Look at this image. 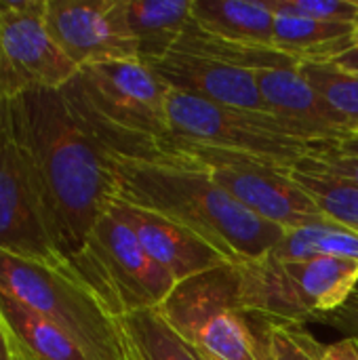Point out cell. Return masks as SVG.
Wrapping results in <instances>:
<instances>
[{
	"label": "cell",
	"instance_id": "cell-1",
	"mask_svg": "<svg viewBox=\"0 0 358 360\" xmlns=\"http://www.w3.org/2000/svg\"><path fill=\"white\" fill-rule=\"evenodd\" d=\"M8 103L51 236L70 262L114 202L112 158L82 129L61 91H34Z\"/></svg>",
	"mask_w": 358,
	"mask_h": 360
},
{
	"label": "cell",
	"instance_id": "cell-2",
	"mask_svg": "<svg viewBox=\"0 0 358 360\" xmlns=\"http://www.w3.org/2000/svg\"><path fill=\"white\" fill-rule=\"evenodd\" d=\"M112 165L116 173L114 200L177 221L230 264L264 257L285 234L283 228L247 211L196 165L124 158H112Z\"/></svg>",
	"mask_w": 358,
	"mask_h": 360
},
{
	"label": "cell",
	"instance_id": "cell-3",
	"mask_svg": "<svg viewBox=\"0 0 358 360\" xmlns=\"http://www.w3.org/2000/svg\"><path fill=\"white\" fill-rule=\"evenodd\" d=\"M0 289L59 327L89 360H131L114 319L70 264H49L0 251Z\"/></svg>",
	"mask_w": 358,
	"mask_h": 360
},
{
	"label": "cell",
	"instance_id": "cell-4",
	"mask_svg": "<svg viewBox=\"0 0 358 360\" xmlns=\"http://www.w3.org/2000/svg\"><path fill=\"white\" fill-rule=\"evenodd\" d=\"M236 270L247 314L285 325L319 323L344 306L358 285V262L344 257L281 262L266 253L236 264Z\"/></svg>",
	"mask_w": 358,
	"mask_h": 360
},
{
	"label": "cell",
	"instance_id": "cell-5",
	"mask_svg": "<svg viewBox=\"0 0 358 360\" xmlns=\"http://www.w3.org/2000/svg\"><path fill=\"white\" fill-rule=\"evenodd\" d=\"M167 323L198 352L222 360H268V344L241 297L236 264H224L173 287L158 306Z\"/></svg>",
	"mask_w": 358,
	"mask_h": 360
},
{
	"label": "cell",
	"instance_id": "cell-6",
	"mask_svg": "<svg viewBox=\"0 0 358 360\" xmlns=\"http://www.w3.org/2000/svg\"><path fill=\"white\" fill-rule=\"evenodd\" d=\"M169 162L181 160L196 165L226 190L236 202L257 217L287 230L308 226H338L312 200V196L298 186L291 169L245 156L192 143L169 135L160 141Z\"/></svg>",
	"mask_w": 358,
	"mask_h": 360
},
{
	"label": "cell",
	"instance_id": "cell-7",
	"mask_svg": "<svg viewBox=\"0 0 358 360\" xmlns=\"http://www.w3.org/2000/svg\"><path fill=\"white\" fill-rule=\"evenodd\" d=\"M68 264L114 319L158 308L177 285L143 251L114 207L95 224Z\"/></svg>",
	"mask_w": 358,
	"mask_h": 360
},
{
	"label": "cell",
	"instance_id": "cell-8",
	"mask_svg": "<svg viewBox=\"0 0 358 360\" xmlns=\"http://www.w3.org/2000/svg\"><path fill=\"white\" fill-rule=\"evenodd\" d=\"M171 135L207 148L253 156L291 169L325 146L300 141L279 118L266 112L215 105L177 91L167 93Z\"/></svg>",
	"mask_w": 358,
	"mask_h": 360
},
{
	"label": "cell",
	"instance_id": "cell-9",
	"mask_svg": "<svg viewBox=\"0 0 358 360\" xmlns=\"http://www.w3.org/2000/svg\"><path fill=\"white\" fill-rule=\"evenodd\" d=\"M61 93L124 135L156 141L171 135L167 116L169 89L139 59L82 68Z\"/></svg>",
	"mask_w": 358,
	"mask_h": 360
},
{
	"label": "cell",
	"instance_id": "cell-10",
	"mask_svg": "<svg viewBox=\"0 0 358 360\" xmlns=\"http://www.w3.org/2000/svg\"><path fill=\"white\" fill-rule=\"evenodd\" d=\"M80 70L55 44L44 0H0V99L61 91Z\"/></svg>",
	"mask_w": 358,
	"mask_h": 360
},
{
	"label": "cell",
	"instance_id": "cell-11",
	"mask_svg": "<svg viewBox=\"0 0 358 360\" xmlns=\"http://www.w3.org/2000/svg\"><path fill=\"white\" fill-rule=\"evenodd\" d=\"M0 251L68 264L51 236L34 175L13 129L8 101L0 116Z\"/></svg>",
	"mask_w": 358,
	"mask_h": 360
},
{
	"label": "cell",
	"instance_id": "cell-12",
	"mask_svg": "<svg viewBox=\"0 0 358 360\" xmlns=\"http://www.w3.org/2000/svg\"><path fill=\"white\" fill-rule=\"evenodd\" d=\"M44 23L78 70L137 59L122 0H44Z\"/></svg>",
	"mask_w": 358,
	"mask_h": 360
},
{
	"label": "cell",
	"instance_id": "cell-13",
	"mask_svg": "<svg viewBox=\"0 0 358 360\" xmlns=\"http://www.w3.org/2000/svg\"><path fill=\"white\" fill-rule=\"evenodd\" d=\"M255 80L268 114L279 118L300 141L340 143L357 133V127L340 116L306 80L300 65L257 70Z\"/></svg>",
	"mask_w": 358,
	"mask_h": 360
},
{
	"label": "cell",
	"instance_id": "cell-14",
	"mask_svg": "<svg viewBox=\"0 0 358 360\" xmlns=\"http://www.w3.org/2000/svg\"><path fill=\"white\" fill-rule=\"evenodd\" d=\"M169 91H177L215 105L266 112L255 72L215 59L171 51L165 59L148 65Z\"/></svg>",
	"mask_w": 358,
	"mask_h": 360
},
{
	"label": "cell",
	"instance_id": "cell-15",
	"mask_svg": "<svg viewBox=\"0 0 358 360\" xmlns=\"http://www.w3.org/2000/svg\"><path fill=\"white\" fill-rule=\"evenodd\" d=\"M112 207L122 217V221L133 230L143 251L165 272H169L175 278V283H181L217 266L230 264L217 249H213L200 236H196L194 232H190L173 219L118 200H114Z\"/></svg>",
	"mask_w": 358,
	"mask_h": 360
},
{
	"label": "cell",
	"instance_id": "cell-16",
	"mask_svg": "<svg viewBox=\"0 0 358 360\" xmlns=\"http://www.w3.org/2000/svg\"><path fill=\"white\" fill-rule=\"evenodd\" d=\"M0 321L11 360H89L51 321L0 289Z\"/></svg>",
	"mask_w": 358,
	"mask_h": 360
},
{
	"label": "cell",
	"instance_id": "cell-17",
	"mask_svg": "<svg viewBox=\"0 0 358 360\" xmlns=\"http://www.w3.org/2000/svg\"><path fill=\"white\" fill-rule=\"evenodd\" d=\"M122 11L146 65L165 59L194 21L192 0H122Z\"/></svg>",
	"mask_w": 358,
	"mask_h": 360
},
{
	"label": "cell",
	"instance_id": "cell-18",
	"mask_svg": "<svg viewBox=\"0 0 358 360\" xmlns=\"http://www.w3.org/2000/svg\"><path fill=\"white\" fill-rule=\"evenodd\" d=\"M194 23L232 42L274 49L276 15L266 0H192Z\"/></svg>",
	"mask_w": 358,
	"mask_h": 360
},
{
	"label": "cell",
	"instance_id": "cell-19",
	"mask_svg": "<svg viewBox=\"0 0 358 360\" xmlns=\"http://www.w3.org/2000/svg\"><path fill=\"white\" fill-rule=\"evenodd\" d=\"M354 23H331L308 17L276 15L274 49L302 61L327 63L354 46Z\"/></svg>",
	"mask_w": 358,
	"mask_h": 360
},
{
	"label": "cell",
	"instance_id": "cell-20",
	"mask_svg": "<svg viewBox=\"0 0 358 360\" xmlns=\"http://www.w3.org/2000/svg\"><path fill=\"white\" fill-rule=\"evenodd\" d=\"M118 321L131 360H203L200 352L167 323L158 308L131 312Z\"/></svg>",
	"mask_w": 358,
	"mask_h": 360
},
{
	"label": "cell",
	"instance_id": "cell-21",
	"mask_svg": "<svg viewBox=\"0 0 358 360\" xmlns=\"http://www.w3.org/2000/svg\"><path fill=\"white\" fill-rule=\"evenodd\" d=\"M291 177L302 186L319 209L338 226L358 234V186L329 173L314 156L300 160Z\"/></svg>",
	"mask_w": 358,
	"mask_h": 360
},
{
	"label": "cell",
	"instance_id": "cell-22",
	"mask_svg": "<svg viewBox=\"0 0 358 360\" xmlns=\"http://www.w3.org/2000/svg\"><path fill=\"white\" fill-rule=\"evenodd\" d=\"M173 51L179 53H190L207 59H215L222 63H230L243 70H272V68H293L300 65L298 59L270 49V46H253V44H243V42H232L226 38H217L205 30H200L194 21L192 25L181 34L179 42L175 44Z\"/></svg>",
	"mask_w": 358,
	"mask_h": 360
},
{
	"label": "cell",
	"instance_id": "cell-23",
	"mask_svg": "<svg viewBox=\"0 0 358 360\" xmlns=\"http://www.w3.org/2000/svg\"><path fill=\"white\" fill-rule=\"evenodd\" d=\"M268 253L281 262H304L312 257H344L358 262V234L342 226L287 230L279 245Z\"/></svg>",
	"mask_w": 358,
	"mask_h": 360
},
{
	"label": "cell",
	"instance_id": "cell-24",
	"mask_svg": "<svg viewBox=\"0 0 358 360\" xmlns=\"http://www.w3.org/2000/svg\"><path fill=\"white\" fill-rule=\"evenodd\" d=\"M300 72L319 91V95L358 131V76L331 63L302 61Z\"/></svg>",
	"mask_w": 358,
	"mask_h": 360
},
{
	"label": "cell",
	"instance_id": "cell-25",
	"mask_svg": "<svg viewBox=\"0 0 358 360\" xmlns=\"http://www.w3.org/2000/svg\"><path fill=\"white\" fill-rule=\"evenodd\" d=\"M268 360H325L327 346L310 335L302 325L268 323L264 325Z\"/></svg>",
	"mask_w": 358,
	"mask_h": 360
},
{
	"label": "cell",
	"instance_id": "cell-26",
	"mask_svg": "<svg viewBox=\"0 0 358 360\" xmlns=\"http://www.w3.org/2000/svg\"><path fill=\"white\" fill-rule=\"evenodd\" d=\"M274 15L308 17L331 23H354L358 0H266Z\"/></svg>",
	"mask_w": 358,
	"mask_h": 360
},
{
	"label": "cell",
	"instance_id": "cell-27",
	"mask_svg": "<svg viewBox=\"0 0 358 360\" xmlns=\"http://www.w3.org/2000/svg\"><path fill=\"white\" fill-rule=\"evenodd\" d=\"M329 173L342 177V179H348L352 184L358 186V156H350V154H344L335 148V143H329L325 146L317 156H314Z\"/></svg>",
	"mask_w": 358,
	"mask_h": 360
},
{
	"label": "cell",
	"instance_id": "cell-28",
	"mask_svg": "<svg viewBox=\"0 0 358 360\" xmlns=\"http://www.w3.org/2000/svg\"><path fill=\"white\" fill-rule=\"evenodd\" d=\"M319 323L338 329L344 338L358 340V289L348 297L344 306L319 319Z\"/></svg>",
	"mask_w": 358,
	"mask_h": 360
},
{
	"label": "cell",
	"instance_id": "cell-29",
	"mask_svg": "<svg viewBox=\"0 0 358 360\" xmlns=\"http://www.w3.org/2000/svg\"><path fill=\"white\" fill-rule=\"evenodd\" d=\"M325 360H358V340L344 338V340L327 346Z\"/></svg>",
	"mask_w": 358,
	"mask_h": 360
},
{
	"label": "cell",
	"instance_id": "cell-30",
	"mask_svg": "<svg viewBox=\"0 0 358 360\" xmlns=\"http://www.w3.org/2000/svg\"><path fill=\"white\" fill-rule=\"evenodd\" d=\"M327 63H331V65H335V68H340V70H344V72H348V74L358 76V46L348 49L346 53L333 57V59L327 61Z\"/></svg>",
	"mask_w": 358,
	"mask_h": 360
},
{
	"label": "cell",
	"instance_id": "cell-31",
	"mask_svg": "<svg viewBox=\"0 0 358 360\" xmlns=\"http://www.w3.org/2000/svg\"><path fill=\"white\" fill-rule=\"evenodd\" d=\"M335 148L344 154H350V156H358V131L348 135L346 139H342L340 143H335Z\"/></svg>",
	"mask_w": 358,
	"mask_h": 360
},
{
	"label": "cell",
	"instance_id": "cell-32",
	"mask_svg": "<svg viewBox=\"0 0 358 360\" xmlns=\"http://www.w3.org/2000/svg\"><path fill=\"white\" fill-rule=\"evenodd\" d=\"M0 360H11L8 346H6V335H4V327H2V321H0Z\"/></svg>",
	"mask_w": 358,
	"mask_h": 360
},
{
	"label": "cell",
	"instance_id": "cell-33",
	"mask_svg": "<svg viewBox=\"0 0 358 360\" xmlns=\"http://www.w3.org/2000/svg\"><path fill=\"white\" fill-rule=\"evenodd\" d=\"M352 42H354V46H358V19L354 21V30H352Z\"/></svg>",
	"mask_w": 358,
	"mask_h": 360
},
{
	"label": "cell",
	"instance_id": "cell-34",
	"mask_svg": "<svg viewBox=\"0 0 358 360\" xmlns=\"http://www.w3.org/2000/svg\"><path fill=\"white\" fill-rule=\"evenodd\" d=\"M200 356H203V360H222L219 356H215V354H209V352H200Z\"/></svg>",
	"mask_w": 358,
	"mask_h": 360
},
{
	"label": "cell",
	"instance_id": "cell-35",
	"mask_svg": "<svg viewBox=\"0 0 358 360\" xmlns=\"http://www.w3.org/2000/svg\"><path fill=\"white\" fill-rule=\"evenodd\" d=\"M4 103H6V101H2V99H0V116H2V110H4Z\"/></svg>",
	"mask_w": 358,
	"mask_h": 360
}]
</instances>
